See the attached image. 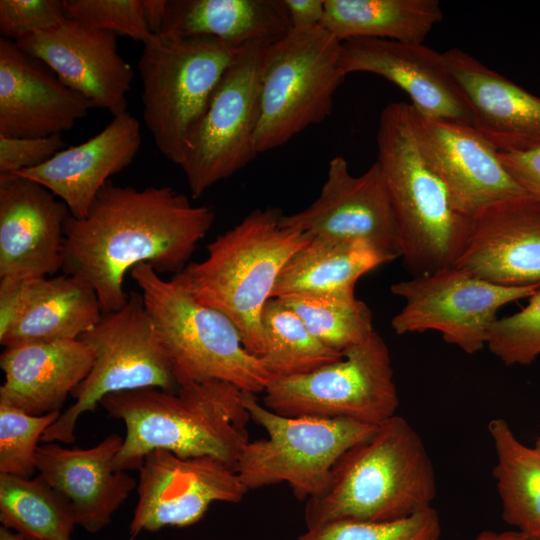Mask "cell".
<instances>
[{
  "instance_id": "484cf974",
  "label": "cell",
  "mask_w": 540,
  "mask_h": 540,
  "mask_svg": "<svg viewBox=\"0 0 540 540\" xmlns=\"http://www.w3.org/2000/svg\"><path fill=\"white\" fill-rule=\"evenodd\" d=\"M103 311L95 291L63 274L21 283L13 320L0 335L4 347L76 340L92 329Z\"/></svg>"
},
{
  "instance_id": "ee69618b",
  "label": "cell",
  "mask_w": 540,
  "mask_h": 540,
  "mask_svg": "<svg viewBox=\"0 0 540 540\" xmlns=\"http://www.w3.org/2000/svg\"><path fill=\"white\" fill-rule=\"evenodd\" d=\"M130 540H133V538H130Z\"/></svg>"
},
{
  "instance_id": "9a60e30c",
  "label": "cell",
  "mask_w": 540,
  "mask_h": 540,
  "mask_svg": "<svg viewBox=\"0 0 540 540\" xmlns=\"http://www.w3.org/2000/svg\"><path fill=\"white\" fill-rule=\"evenodd\" d=\"M408 118L423 158L464 216L527 195L503 166L496 147L473 125L430 118L410 104Z\"/></svg>"
},
{
  "instance_id": "cb8c5ba5",
  "label": "cell",
  "mask_w": 540,
  "mask_h": 540,
  "mask_svg": "<svg viewBox=\"0 0 540 540\" xmlns=\"http://www.w3.org/2000/svg\"><path fill=\"white\" fill-rule=\"evenodd\" d=\"M443 57L469 103L472 125L499 152L540 148V98L459 48Z\"/></svg>"
},
{
  "instance_id": "74e56055",
  "label": "cell",
  "mask_w": 540,
  "mask_h": 540,
  "mask_svg": "<svg viewBox=\"0 0 540 540\" xmlns=\"http://www.w3.org/2000/svg\"><path fill=\"white\" fill-rule=\"evenodd\" d=\"M63 0H1V38L16 42L36 32L47 31L66 20Z\"/></svg>"
},
{
  "instance_id": "8fae6325",
  "label": "cell",
  "mask_w": 540,
  "mask_h": 540,
  "mask_svg": "<svg viewBox=\"0 0 540 540\" xmlns=\"http://www.w3.org/2000/svg\"><path fill=\"white\" fill-rule=\"evenodd\" d=\"M343 354L312 372L271 378L263 405L284 416L343 418L373 426L396 415L399 398L384 339L375 331Z\"/></svg>"
},
{
  "instance_id": "ab89813d",
  "label": "cell",
  "mask_w": 540,
  "mask_h": 540,
  "mask_svg": "<svg viewBox=\"0 0 540 540\" xmlns=\"http://www.w3.org/2000/svg\"><path fill=\"white\" fill-rule=\"evenodd\" d=\"M499 156L513 180L527 195L540 202V148L499 152Z\"/></svg>"
},
{
  "instance_id": "f1b7e54d",
  "label": "cell",
  "mask_w": 540,
  "mask_h": 540,
  "mask_svg": "<svg viewBox=\"0 0 540 540\" xmlns=\"http://www.w3.org/2000/svg\"><path fill=\"white\" fill-rule=\"evenodd\" d=\"M442 19L438 0H325L321 26L340 42L376 38L421 44Z\"/></svg>"
},
{
  "instance_id": "d6a6232c",
  "label": "cell",
  "mask_w": 540,
  "mask_h": 540,
  "mask_svg": "<svg viewBox=\"0 0 540 540\" xmlns=\"http://www.w3.org/2000/svg\"><path fill=\"white\" fill-rule=\"evenodd\" d=\"M280 299L327 347L343 353L375 332L368 305L347 295H293Z\"/></svg>"
},
{
  "instance_id": "5b68a950",
  "label": "cell",
  "mask_w": 540,
  "mask_h": 540,
  "mask_svg": "<svg viewBox=\"0 0 540 540\" xmlns=\"http://www.w3.org/2000/svg\"><path fill=\"white\" fill-rule=\"evenodd\" d=\"M376 163L393 209L401 258L412 276L454 266L470 218L454 207L413 136L408 103L391 102L380 114Z\"/></svg>"
},
{
  "instance_id": "2e32d148",
  "label": "cell",
  "mask_w": 540,
  "mask_h": 540,
  "mask_svg": "<svg viewBox=\"0 0 540 540\" xmlns=\"http://www.w3.org/2000/svg\"><path fill=\"white\" fill-rule=\"evenodd\" d=\"M282 223L311 237L363 241L393 260L401 257L396 221L378 164L359 176L343 156L333 157L319 196Z\"/></svg>"
},
{
  "instance_id": "4dcf8cb0",
  "label": "cell",
  "mask_w": 540,
  "mask_h": 540,
  "mask_svg": "<svg viewBox=\"0 0 540 540\" xmlns=\"http://www.w3.org/2000/svg\"><path fill=\"white\" fill-rule=\"evenodd\" d=\"M0 521L25 540H71L70 502L41 476L0 473Z\"/></svg>"
},
{
  "instance_id": "f546056e",
  "label": "cell",
  "mask_w": 540,
  "mask_h": 540,
  "mask_svg": "<svg viewBox=\"0 0 540 540\" xmlns=\"http://www.w3.org/2000/svg\"><path fill=\"white\" fill-rule=\"evenodd\" d=\"M488 431L496 453L493 475L503 520L526 534L540 538V436L523 444L507 421L494 418Z\"/></svg>"
},
{
  "instance_id": "5bb4252c",
  "label": "cell",
  "mask_w": 540,
  "mask_h": 540,
  "mask_svg": "<svg viewBox=\"0 0 540 540\" xmlns=\"http://www.w3.org/2000/svg\"><path fill=\"white\" fill-rule=\"evenodd\" d=\"M130 536L197 523L214 502L238 503L248 489L236 470L213 456L183 458L156 449L139 467Z\"/></svg>"
},
{
  "instance_id": "ffe728a7",
  "label": "cell",
  "mask_w": 540,
  "mask_h": 540,
  "mask_svg": "<svg viewBox=\"0 0 540 540\" xmlns=\"http://www.w3.org/2000/svg\"><path fill=\"white\" fill-rule=\"evenodd\" d=\"M454 266L499 286L540 289V202L510 198L471 217Z\"/></svg>"
},
{
  "instance_id": "7a4b0ae2",
  "label": "cell",
  "mask_w": 540,
  "mask_h": 540,
  "mask_svg": "<svg viewBox=\"0 0 540 540\" xmlns=\"http://www.w3.org/2000/svg\"><path fill=\"white\" fill-rule=\"evenodd\" d=\"M108 416L123 420L126 435L113 467L139 469L156 449L179 457L213 456L236 468L247 445L250 414L242 390L232 383L209 380L176 391L147 387L105 396Z\"/></svg>"
},
{
  "instance_id": "1f68e13d",
  "label": "cell",
  "mask_w": 540,
  "mask_h": 540,
  "mask_svg": "<svg viewBox=\"0 0 540 540\" xmlns=\"http://www.w3.org/2000/svg\"><path fill=\"white\" fill-rule=\"evenodd\" d=\"M264 351L260 360L271 378L312 372L335 362V351L310 333L298 315L278 298H271L261 316Z\"/></svg>"
},
{
  "instance_id": "83f0119b",
  "label": "cell",
  "mask_w": 540,
  "mask_h": 540,
  "mask_svg": "<svg viewBox=\"0 0 540 540\" xmlns=\"http://www.w3.org/2000/svg\"><path fill=\"white\" fill-rule=\"evenodd\" d=\"M391 261L363 241L312 237L283 267L272 298L354 294L364 274Z\"/></svg>"
},
{
  "instance_id": "b9f144b4",
  "label": "cell",
  "mask_w": 540,
  "mask_h": 540,
  "mask_svg": "<svg viewBox=\"0 0 540 540\" xmlns=\"http://www.w3.org/2000/svg\"><path fill=\"white\" fill-rule=\"evenodd\" d=\"M472 540H531L526 534L519 530H508L496 532L484 530L478 533Z\"/></svg>"
},
{
  "instance_id": "d6986e66",
  "label": "cell",
  "mask_w": 540,
  "mask_h": 540,
  "mask_svg": "<svg viewBox=\"0 0 540 540\" xmlns=\"http://www.w3.org/2000/svg\"><path fill=\"white\" fill-rule=\"evenodd\" d=\"M340 67L347 76L366 72L385 78L405 92L419 113L472 125L469 103L443 57L423 43L376 38L341 42Z\"/></svg>"
},
{
  "instance_id": "6da1fadb",
  "label": "cell",
  "mask_w": 540,
  "mask_h": 540,
  "mask_svg": "<svg viewBox=\"0 0 540 540\" xmlns=\"http://www.w3.org/2000/svg\"><path fill=\"white\" fill-rule=\"evenodd\" d=\"M214 221L211 206L194 205L170 186L109 181L84 218H68L62 270L95 291L103 314L114 312L128 300L127 273L140 264L158 274L179 273Z\"/></svg>"
},
{
  "instance_id": "d590c367",
  "label": "cell",
  "mask_w": 540,
  "mask_h": 540,
  "mask_svg": "<svg viewBox=\"0 0 540 540\" xmlns=\"http://www.w3.org/2000/svg\"><path fill=\"white\" fill-rule=\"evenodd\" d=\"M519 312L498 318L486 347L507 366L529 365L540 356V289Z\"/></svg>"
},
{
  "instance_id": "52a82bcc",
  "label": "cell",
  "mask_w": 540,
  "mask_h": 540,
  "mask_svg": "<svg viewBox=\"0 0 540 540\" xmlns=\"http://www.w3.org/2000/svg\"><path fill=\"white\" fill-rule=\"evenodd\" d=\"M243 48L199 36L154 34L138 61L143 120L159 152L180 165L194 129Z\"/></svg>"
},
{
  "instance_id": "836d02e7",
  "label": "cell",
  "mask_w": 540,
  "mask_h": 540,
  "mask_svg": "<svg viewBox=\"0 0 540 540\" xmlns=\"http://www.w3.org/2000/svg\"><path fill=\"white\" fill-rule=\"evenodd\" d=\"M442 526L432 506L385 522L337 521L307 529L297 540H440Z\"/></svg>"
},
{
  "instance_id": "ac0fdd59",
  "label": "cell",
  "mask_w": 540,
  "mask_h": 540,
  "mask_svg": "<svg viewBox=\"0 0 540 540\" xmlns=\"http://www.w3.org/2000/svg\"><path fill=\"white\" fill-rule=\"evenodd\" d=\"M67 206L41 184L0 175V280L47 277L63 267Z\"/></svg>"
},
{
  "instance_id": "4316f807",
  "label": "cell",
  "mask_w": 540,
  "mask_h": 540,
  "mask_svg": "<svg viewBox=\"0 0 540 540\" xmlns=\"http://www.w3.org/2000/svg\"><path fill=\"white\" fill-rule=\"evenodd\" d=\"M292 30L283 0H165L158 34L267 47Z\"/></svg>"
},
{
  "instance_id": "30bf717a",
  "label": "cell",
  "mask_w": 540,
  "mask_h": 540,
  "mask_svg": "<svg viewBox=\"0 0 540 540\" xmlns=\"http://www.w3.org/2000/svg\"><path fill=\"white\" fill-rule=\"evenodd\" d=\"M79 339L93 350V366L72 392L75 402L45 431L42 442L73 443L80 415L94 411L109 394L147 387L171 392L179 388L141 293L131 292L121 309L103 314Z\"/></svg>"
},
{
  "instance_id": "ba28073f",
  "label": "cell",
  "mask_w": 540,
  "mask_h": 540,
  "mask_svg": "<svg viewBox=\"0 0 540 540\" xmlns=\"http://www.w3.org/2000/svg\"><path fill=\"white\" fill-rule=\"evenodd\" d=\"M340 49L341 42L322 26L292 29L264 48L255 134L258 154L282 146L331 114L335 92L346 77Z\"/></svg>"
},
{
  "instance_id": "9c48e42d",
  "label": "cell",
  "mask_w": 540,
  "mask_h": 540,
  "mask_svg": "<svg viewBox=\"0 0 540 540\" xmlns=\"http://www.w3.org/2000/svg\"><path fill=\"white\" fill-rule=\"evenodd\" d=\"M242 400L251 420L268 435L249 441L236 463L235 470L248 491L287 482L300 500L317 496L338 459L376 428L343 418L280 415L246 391H242Z\"/></svg>"
},
{
  "instance_id": "8d00e7d4",
  "label": "cell",
  "mask_w": 540,
  "mask_h": 540,
  "mask_svg": "<svg viewBox=\"0 0 540 540\" xmlns=\"http://www.w3.org/2000/svg\"><path fill=\"white\" fill-rule=\"evenodd\" d=\"M65 15L93 28L143 44L154 35L143 0H63Z\"/></svg>"
},
{
  "instance_id": "4fadbf2b",
  "label": "cell",
  "mask_w": 540,
  "mask_h": 540,
  "mask_svg": "<svg viewBox=\"0 0 540 540\" xmlns=\"http://www.w3.org/2000/svg\"><path fill=\"white\" fill-rule=\"evenodd\" d=\"M264 48L252 45L242 49L219 81L189 138L179 167L193 199L258 155L255 134Z\"/></svg>"
},
{
  "instance_id": "7c38bea8",
  "label": "cell",
  "mask_w": 540,
  "mask_h": 540,
  "mask_svg": "<svg viewBox=\"0 0 540 540\" xmlns=\"http://www.w3.org/2000/svg\"><path fill=\"white\" fill-rule=\"evenodd\" d=\"M537 290L499 286L456 266L444 268L390 286L404 300L391 327L397 335L437 331L446 343L475 354L486 347L500 308Z\"/></svg>"
},
{
  "instance_id": "277c9868",
  "label": "cell",
  "mask_w": 540,
  "mask_h": 540,
  "mask_svg": "<svg viewBox=\"0 0 540 540\" xmlns=\"http://www.w3.org/2000/svg\"><path fill=\"white\" fill-rule=\"evenodd\" d=\"M275 207L255 209L207 245V256L171 278L198 302L226 315L245 349L264 351L261 316L283 267L312 238L282 223Z\"/></svg>"
},
{
  "instance_id": "603a6c76",
  "label": "cell",
  "mask_w": 540,
  "mask_h": 540,
  "mask_svg": "<svg viewBox=\"0 0 540 540\" xmlns=\"http://www.w3.org/2000/svg\"><path fill=\"white\" fill-rule=\"evenodd\" d=\"M142 143L139 121L126 112L113 117L85 142L62 149L40 166L16 175L52 192L78 219L84 218L110 177L128 167Z\"/></svg>"
},
{
  "instance_id": "f35d334b",
  "label": "cell",
  "mask_w": 540,
  "mask_h": 540,
  "mask_svg": "<svg viewBox=\"0 0 540 540\" xmlns=\"http://www.w3.org/2000/svg\"><path fill=\"white\" fill-rule=\"evenodd\" d=\"M61 135L8 137L0 135V175L40 166L65 148Z\"/></svg>"
},
{
  "instance_id": "44dd1931",
  "label": "cell",
  "mask_w": 540,
  "mask_h": 540,
  "mask_svg": "<svg viewBox=\"0 0 540 540\" xmlns=\"http://www.w3.org/2000/svg\"><path fill=\"white\" fill-rule=\"evenodd\" d=\"M93 104L13 41L0 38V135H61Z\"/></svg>"
},
{
  "instance_id": "d4e9b609",
  "label": "cell",
  "mask_w": 540,
  "mask_h": 540,
  "mask_svg": "<svg viewBox=\"0 0 540 540\" xmlns=\"http://www.w3.org/2000/svg\"><path fill=\"white\" fill-rule=\"evenodd\" d=\"M94 358L81 339L5 347L0 356V405L32 415L60 411L90 372Z\"/></svg>"
},
{
  "instance_id": "e575fe53",
  "label": "cell",
  "mask_w": 540,
  "mask_h": 540,
  "mask_svg": "<svg viewBox=\"0 0 540 540\" xmlns=\"http://www.w3.org/2000/svg\"><path fill=\"white\" fill-rule=\"evenodd\" d=\"M59 415L60 411L32 415L0 405V473L31 477L38 441Z\"/></svg>"
},
{
  "instance_id": "e0dca14e",
  "label": "cell",
  "mask_w": 540,
  "mask_h": 540,
  "mask_svg": "<svg viewBox=\"0 0 540 540\" xmlns=\"http://www.w3.org/2000/svg\"><path fill=\"white\" fill-rule=\"evenodd\" d=\"M116 35L66 18L59 26L15 43L45 64L69 88L113 117L127 111L134 72L120 55Z\"/></svg>"
},
{
  "instance_id": "60d3db41",
  "label": "cell",
  "mask_w": 540,
  "mask_h": 540,
  "mask_svg": "<svg viewBox=\"0 0 540 540\" xmlns=\"http://www.w3.org/2000/svg\"><path fill=\"white\" fill-rule=\"evenodd\" d=\"M291 28L307 29L321 26L325 0H283Z\"/></svg>"
},
{
  "instance_id": "f6af8a7d",
  "label": "cell",
  "mask_w": 540,
  "mask_h": 540,
  "mask_svg": "<svg viewBox=\"0 0 540 540\" xmlns=\"http://www.w3.org/2000/svg\"><path fill=\"white\" fill-rule=\"evenodd\" d=\"M539 540H540V538H539Z\"/></svg>"
},
{
  "instance_id": "3957f363",
  "label": "cell",
  "mask_w": 540,
  "mask_h": 540,
  "mask_svg": "<svg viewBox=\"0 0 540 540\" xmlns=\"http://www.w3.org/2000/svg\"><path fill=\"white\" fill-rule=\"evenodd\" d=\"M436 493L422 438L396 414L338 459L324 490L307 499L305 523L394 521L432 507Z\"/></svg>"
},
{
  "instance_id": "8992f818",
  "label": "cell",
  "mask_w": 540,
  "mask_h": 540,
  "mask_svg": "<svg viewBox=\"0 0 540 540\" xmlns=\"http://www.w3.org/2000/svg\"><path fill=\"white\" fill-rule=\"evenodd\" d=\"M129 274L179 387L221 380L242 391H265L270 374L260 358L245 349L226 315L198 302L174 280L163 279L149 264L137 265Z\"/></svg>"
},
{
  "instance_id": "7bdbcfd3",
  "label": "cell",
  "mask_w": 540,
  "mask_h": 540,
  "mask_svg": "<svg viewBox=\"0 0 540 540\" xmlns=\"http://www.w3.org/2000/svg\"><path fill=\"white\" fill-rule=\"evenodd\" d=\"M0 540H25V539L19 534L15 533L14 531L2 526L0 528Z\"/></svg>"
},
{
  "instance_id": "7402d4cb",
  "label": "cell",
  "mask_w": 540,
  "mask_h": 540,
  "mask_svg": "<svg viewBox=\"0 0 540 540\" xmlns=\"http://www.w3.org/2000/svg\"><path fill=\"white\" fill-rule=\"evenodd\" d=\"M123 440L113 433L86 449L65 448L55 442L37 449L38 475L70 502L76 524L90 533L106 527L136 487L126 471L113 467Z\"/></svg>"
}]
</instances>
